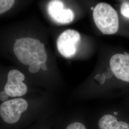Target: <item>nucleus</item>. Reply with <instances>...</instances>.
Returning <instances> with one entry per match:
<instances>
[{"instance_id":"f257e3e1","label":"nucleus","mask_w":129,"mask_h":129,"mask_svg":"<svg viewBox=\"0 0 129 129\" xmlns=\"http://www.w3.org/2000/svg\"><path fill=\"white\" fill-rule=\"evenodd\" d=\"M14 51L18 59L24 65L46 63L47 61L44 44L34 38L24 37L16 40Z\"/></svg>"},{"instance_id":"f03ea898","label":"nucleus","mask_w":129,"mask_h":129,"mask_svg":"<svg viewBox=\"0 0 129 129\" xmlns=\"http://www.w3.org/2000/svg\"><path fill=\"white\" fill-rule=\"evenodd\" d=\"M93 17L97 27L104 35H113L118 30V15L115 10L105 3L98 4L93 10Z\"/></svg>"},{"instance_id":"7ed1b4c3","label":"nucleus","mask_w":129,"mask_h":129,"mask_svg":"<svg viewBox=\"0 0 129 129\" xmlns=\"http://www.w3.org/2000/svg\"><path fill=\"white\" fill-rule=\"evenodd\" d=\"M27 108V102L23 98L12 99L0 105V116L5 122L14 124L18 121Z\"/></svg>"},{"instance_id":"20e7f679","label":"nucleus","mask_w":129,"mask_h":129,"mask_svg":"<svg viewBox=\"0 0 129 129\" xmlns=\"http://www.w3.org/2000/svg\"><path fill=\"white\" fill-rule=\"evenodd\" d=\"M80 40V35L76 30L68 29L61 33L57 40V48L60 54L65 57L73 56Z\"/></svg>"},{"instance_id":"39448f33","label":"nucleus","mask_w":129,"mask_h":129,"mask_svg":"<svg viewBox=\"0 0 129 129\" xmlns=\"http://www.w3.org/2000/svg\"><path fill=\"white\" fill-rule=\"evenodd\" d=\"M24 78V75L18 70L13 69L8 72L4 90L9 97H21L26 93L27 87L23 82Z\"/></svg>"},{"instance_id":"423d86ee","label":"nucleus","mask_w":129,"mask_h":129,"mask_svg":"<svg viewBox=\"0 0 129 129\" xmlns=\"http://www.w3.org/2000/svg\"><path fill=\"white\" fill-rule=\"evenodd\" d=\"M111 70L116 77L121 80L129 82V54H117L110 59Z\"/></svg>"},{"instance_id":"0eeeda50","label":"nucleus","mask_w":129,"mask_h":129,"mask_svg":"<svg viewBox=\"0 0 129 129\" xmlns=\"http://www.w3.org/2000/svg\"><path fill=\"white\" fill-rule=\"evenodd\" d=\"M47 8L50 17L56 23L67 24L74 20L73 11L69 9H64V5L61 1H51L48 4Z\"/></svg>"},{"instance_id":"6e6552de","label":"nucleus","mask_w":129,"mask_h":129,"mask_svg":"<svg viewBox=\"0 0 129 129\" xmlns=\"http://www.w3.org/2000/svg\"><path fill=\"white\" fill-rule=\"evenodd\" d=\"M100 129H129V124L124 121H118L115 116L107 114L99 121Z\"/></svg>"},{"instance_id":"1a4fd4ad","label":"nucleus","mask_w":129,"mask_h":129,"mask_svg":"<svg viewBox=\"0 0 129 129\" xmlns=\"http://www.w3.org/2000/svg\"><path fill=\"white\" fill-rule=\"evenodd\" d=\"M14 0H0V14L9 11L14 5Z\"/></svg>"},{"instance_id":"9d476101","label":"nucleus","mask_w":129,"mask_h":129,"mask_svg":"<svg viewBox=\"0 0 129 129\" xmlns=\"http://www.w3.org/2000/svg\"><path fill=\"white\" fill-rule=\"evenodd\" d=\"M120 12L121 14L126 18L129 19V1H124L120 6Z\"/></svg>"},{"instance_id":"9b49d317","label":"nucleus","mask_w":129,"mask_h":129,"mask_svg":"<svg viewBox=\"0 0 129 129\" xmlns=\"http://www.w3.org/2000/svg\"><path fill=\"white\" fill-rule=\"evenodd\" d=\"M66 129H87L86 127L82 123L75 122L69 125Z\"/></svg>"},{"instance_id":"f8f14e48","label":"nucleus","mask_w":129,"mask_h":129,"mask_svg":"<svg viewBox=\"0 0 129 129\" xmlns=\"http://www.w3.org/2000/svg\"><path fill=\"white\" fill-rule=\"evenodd\" d=\"M40 69V66L37 63H34L29 66L28 70L30 73H36Z\"/></svg>"},{"instance_id":"ddd939ff","label":"nucleus","mask_w":129,"mask_h":129,"mask_svg":"<svg viewBox=\"0 0 129 129\" xmlns=\"http://www.w3.org/2000/svg\"><path fill=\"white\" fill-rule=\"evenodd\" d=\"M9 98V95L6 93L5 90L0 92V101L4 102L8 101Z\"/></svg>"},{"instance_id":"4468645a","label":"nucleus","mask_w":129,"mask_h":129,"mask_svg":"<svg viewBox=\"0 0 129 129\" xmlns=\"http://www.w3.org/2000/svg\"><path fill=\"white\" fill-rule=\"evenodd\" d=\"M95 78L101 82V84H102L105 82V78L104 76L102 75L101 74L97 75L95 77Z\"/></svg>"},{"instance_id":"2eb2a0df","label":"nucleus","mask_w":129,"mask_h":129,"mask_svg":"<svg viewBox=\"0 0 129 129\" xmlns=\"http://www.w3.org/2000/svg\"><path fill=\"white\" fill-rule=\"evenodd\" d=\"M39 64L40 66V68L43 69L44 71H46L47 69V68L46 67V63H41V64Z\"/></svg>"},{"instance_id":"dca6fc26","label":"nucleus","mask_w":129,"mask_h":129,"mask_svg":"<svg viewBox=\"0 0 129 129\" xmlns=\"http://www.w3.org/2000/svg\"><path fill=\"white\" fill-rule=\"evenodd\" d=\"M113 73V72H112ZM105 77V78H108V75H109L110 77L111 78V76H112V72L111 73V71H107L105 74L103 75Z\"/></svg>"},{"instance_id":"f3484780","label":"nucleus","mask_w":129,"mask_h":129,"mask_svg":"<svg viewBox=\"0 0 129 129\" xmlns=\"http://www.w3.org/2000/svg\"><path fill=\"white\" fill-rule=\"evenodd\" d=\"M114 114H115L116 115H118V113H117V112H114Z\"/></svg>"}]
</instances>
